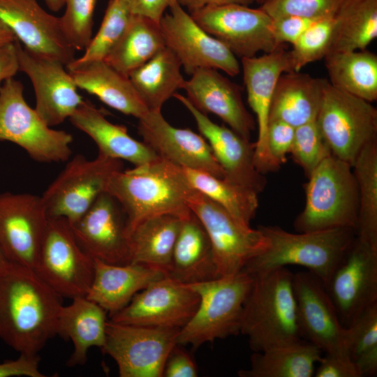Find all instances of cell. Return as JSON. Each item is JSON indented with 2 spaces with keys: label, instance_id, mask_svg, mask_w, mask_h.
<instances>
[{
  "label": "cell",
  "instance_id": "obj_1",
  "mask_svg": "<svg viewBox=\"0 0 377 377\" xmlns=\"http://www.w3.org/2000/svg\"><path fill=\"white\" fill-rule=\"evenodd\" d=\"M62 297L29 267H0V339L20 354L36 355L57 335Z\"/></svg>",
  "mask_w": 377,
  "mask_h": 377
},
{
  "label": "cell",
  "instance_id": "obj_2",
  "mask_svg": "<svg viewBox=\"0 0 377 377\" xmlns=\"http://www.w3.org/2000/svg\"><path fill=\"white\" fill-rule=\"evenodd\" d=\"M193 189L182 168L159 158L115 172L106 191L122 207L130 232L138 222L153 216H186L191 212L187 200Z\"/></svg>",
  "mask_w": 377,
  "mask_h": 377
},
{
  "label": "cell",
  "instance_id": "obj_3",
  "mask_svg": "<svg viewBox=\"0 0 377 377\" xmlns=\"http://www.w3.org/2000/svg\"><path fill=\"white\" fill-rule=\"evenodd\" d=\"M252 276L239 330L251 349L260 352L301 339L293 274L285 267Z\"/></svg>",
  "mask_w": 377,
  "mask_h": 377
},
{
  "label": "cell",
  "instance_id": "obj_4",
  "mask_svg": "<svg viewBox=\"0 0 377 377\" xmlns=\"http://www.w3.org/2000/svg\"><path fill=\"white\" fill-rule=\"evenodd\" d=\"M268 247L242 271L256 275L287 265L304 267L325 285L356 237L352 228H335L299 233L279 226H259Z\"/></svg>",
  "mask_w": 377,
  "mask_h": 377
},
{
  "label": "cell",
  "instance_id": "obj_5",
  "mask_svg": "<svg viewBox=\"0 0 377 377\" xmlns=\"http://www.w3.org/2000/svg\"><path fill=\"white\" fill-rule=\"evenodd\" d=\"M307 178L305 207L294 221L295 230L298 232L342 227L356 230L359 192L352 165L330 155Z\"/></svg>",
  "mask_w": 377,
  "mask_h": 377
},
{
  "label": "cell",
  "instance_id": "obj_6",
  "mask_svg": "<svg viewBox=\"0 0 377 377\" xmlns=\"http://www.w3.org/2000/svg\"><path fill=\"white\" fill-rule=\"evenodd\" d=\"M253 277L237 274L186 284L199 296L198 306L191 320L179 330L177 344L198 348L207 342L239 333L244 302Z\"/></svg>",
  "mask_w": 377,
  "mask_h": 377
},
{
  "label": "cell",
  "instance_id": "obj_7",
  "mask_svg": "<svg viewBox=\"0 0 377 377\" xmlns=\"http://www.w3.org/2000/svg\"><path fill=\"white\" fill-rule=\"evenodd\" d=\"M23 90L22 82L13 77L0 86V141L18 145L38 162L68 161L72 135L49 126L27 104Z\"/></svg>",
  "mask_w": 377,
  "mask_h": 377
},
{
  "label": "cell",
  "instance_id": "obj_8",
  "mask_svg": "<svg viewBox=\"0 0 377 377\" xmlns=\"http://www.w3.org/2000/svg\"><path fill=\"white\" fill-rule=\"evenodd\" d=\"M316 124L332 156L353 166L362 148L377 139V110L328 82Z\"/></svg>",
  "mask_w": 377,
  "mask_h": 377
},
{
  "label": "cell",
  "instance_id": "obj_9",
  "mask_svg": "<svg viewBox=\"0 0 377 377\" xmlns=\"http://www.w3.org/2000/svg\"><path fill=\"white\" fill-rule=\"evenodd\" d=\"M121 170V160L100 154L93 160L75 156L41 196L48 218H64L74 225Z\"/></svg>",
  "mask_w": 377,
  "mask_h": 377
},
{
  "label": "cell",
  "instance_id": "obj_10",
  "mask_svg": "<svg viewBox=\"0 0 377 377\" xmlns=\"http://www.w3.org/2000/svg\"><path fill=\"white\" fill-rule=\"evenodd\" d=\"M62 297H85L93 281L94 259L77 241L64 218H49L34 269Z\"/></svg>",
  "mask_w": 377,
  "mask_h": 377
},
{
  "label": "cell",
  "instance_id": "obj_11",
  "mask_svg": "<svg viewBox=\"0 0 377 377\" xmlns=\"http://www.w3.org/2000/svg\"><path fill=\"white\" fill-rule=\"evenodd\" d=\"M187 205L207 233L219 276L239 273L249 260L268 247L267 238L258 228L241 225L224 208L195 188Z\"/></svg>",
  "mask_w": 377,
  "mask_h": 377
},
{
  "label": "cell",
  "instance_id": "obj_12",
  "mask_svg": "<svg viewBox=\"0 0 377 377\" xmlns=\"http://www.w3.org/2000/svg\"><path fill=\"white\" fill-rule=\"evenodd\" d=\"M179 330L108 320L101 350L115 361L121 377H162Z\"/></svg>",
  "mask_w": 377,
  "mask_h": 377
},
{
  "label": "cell",
  "instance_id": "obj_13",
  "mask_svg": "<svg viewBox=\"0 0 377 377\" xmlns=\"http://www.w3.org/2000/svg\"><path fill=\"white\" fill-rule=\"evenodd\" d=\"M191 16L205 31L241 59L283 47L274 40L272 19L260 8L236 3L209 6L191 12Z\"/></svg>",
  "mask_w": 377,
  "mask_h": 377
},
{
  "label": "cell",
  "instance_id": "obj_14",
  "mask_svg": "<svg viewBox=\"0 0 377 377\" xmlns=\"http://www.w3.org/2000/svg\"><path fill=\"white\" fill-rule=\"evenodd\" d=\"M159 25L165 45L179 59L186 73L200 68L221 70L234 77L240 73L237 57L221 42L205 31L178 1L168 8Z\"/></svg>",
  "mask_w": 377,
  "mask_h": 377
},
{
  "label": "cell",
  "instance_id": "obj_15",
  "mask_svg": "<svg viewBox=\"0 0 377 377\" xmlns=\"http://www.w3.org/2000/svg\"><path fill=\"white\" fill-rule=\"evenodd\" d=\"M48 219L41 197L0 193V249L6 260L34 269Z\"/></svg>",
  "mask_w": 377,
  "mask_h": 377
},
{
  "label": "cell",
  "instance_id": "obj_16",
  "mask_svg": "<svg viewBox=\"0 0 377 377\" xmlns=\"http://www.w3.org/2000/svg\"><path fill=\"white\" fill-rule=\"evenodd\" d=\"M293 286L302 337L326 354L350 358L348 329L323 282L309 271L299 272L293 274Z\"/></svg>",
  "mask_w": 377,
  "mask_h": 377
},
{
  "label": "cell",
  "instance_id": "obj_17",
  "mask_svg": "<svg viewBox=\"0 0 377 377\" xmlns=\"http://www.w3.org/2000/svg\"><path fill=\"white\" fill-rule=\"evenodd\" d=\"M199 301L186 284L165 276L137 293L125 307L110 316V320L180 330L194 315Z\"/></svg>",
  "mask_w": 377,
  "mask_h": 377
},
{
  "label": "cell",
  "instance_id": "obj_18",
  "mask_svg": "<svg viewBox=\"0 0 377 377\" xmlns=\"http://www.w3.org/2000/svg\"><path fill=\"white\" fill-rule=\"evenodd\" d=\"M325 287L341 323L348 327L377 302V249L356 236Z\"/></svg>",
  "mask_w": 377,
  "mask_h": 377
},
{
  "label": "cell",
  "instance_id": "obj_19",
  "mask_svg": "<svg viewBox=\"0 0 377 377\" xmlns=\"http://www.w3.org/2000/svg\"><path fill=\"white\" fill-rule=\"evenodd\" d=\"M19 71L30 79L36 96L34 110L50 127L69 119L84 98L60 61L33 52L17 40Z\"/></svg>",
  "mask_w": 377,
  "mask_h": 377
},
{
  "label": "cell",
  "instance_id": "obj_20",
  "mask_svg": "<svg viewBox=\"0 0 377 377\" xmlns=\"http://www.w3.org/2000/svg\"><path fill=\"white\" fill-rule=\"evenodd\" d=\"M71 227L80 245L92 258L114 265L131 263L128 219L107 191Z\"/></svg>",
  "mask_w": 377,
  "mask_h": 377
},
{
  "label": "cell",
  "instance_id": "obj_21",
  "mask_svg": "<svg viewBox=\"0 0 377 377\" xmlns=\"http://www.w3.org/2000/svg\"><path fill=\"white\" fill-rule=\"evenodd\" d=\"M241 66L247 101L257 120L254 164L257 170L264 175L280 168L269 154L267 133L272 98L278 79L283 73L291 71L288 51L281 47L260 57L243 58Z\"/></svg>",
  "mask_w": 377,
  "mask_h": 377
},
{
  "label": "cell",
  "instance_id": "obj_22",
  "mask_svg": "<svg viewBox=\"0 0 377 377\" xmlns=\"http://www.w3.org/2000/svg\"><path fill=\"white\" fill-rule=\"evenodd\" d=\"M138 131L159 158L181 168L223 177V171L206 139L189 128L170 125L161 110H148L138 119Z\"/></svg>",
  "mask_w": 377,
  "mask_h": 377
},
{
  "label": "cell",
  "instance_id": "obj_23",
  "mask_svg": "<svg viewBox=\"0 0 377 377\" xmlns=\"http://www.w3.org/2000/svg\"><path fill=\"white\" fill-rule=\"evenodd\" d=\"M0 18L27 50L57 59L66 66L75 59L60 17L43 9L37 0H0Z\"/></svg>",
  "mask_w": 377,
  "mask_h": 377
},
{
  "label": "cell",
  "instance_id": "obj_24",
  "mask_svg": "<svg viewBox=\"0 0 377 377\" xmlns=\"http://www.w3.org/2000/svg\"><path fill=\"white\" fill-rule=\"evenodd\" d=\"M191 114L200 134L208 142L223 171V178L256 194L266 186L267 179L254 164L255 143H252L230 128L212 121L207 114L196 109L182 94L173 95Z\"/></svg>",
  "mask_w": 377,
  "mask_h": 377
},
{
  "label": "cell",
  "instance_id": "obj_25",
  "mask_svg": "<svg viewBox=\"0 0 377 377\" xmlns=\"http://www.w3.org/2000/svg\"><path fill=\"white\" fill-rule=\"evenodd\" d=\"M183 89L193 106L205 114L212 113L249 140L255 130L253 116L246 110L240 88L214 68H200L185 80Z\"/></svg>",
  "mask_w": 377,
  "mask_h": 377
},
{
  "label": "cell",
  "instance_id": "obj_26",
  "mask_svg": "<svg viewBox=\"0 0 377 377\" xmlns=\"http://www.w3.org/2000/svg\"><path fill=\"white\" fill-rule=\"evenodd\" d=\"M94 259V278L85 297L110 316L125 307L137 293L167 276L162 271L145 264L114 265Z\"/></svg>",
  "mask_w": 377,
  "mask_h": 377
},
{
  "label": "cell",
  "instance_id": "obj_27",
  "mask_svg": "<svg viewBox=\"0 0 377 377\" xmlns=\"http://www.w3.org/2000/svg\"><path fill=\"white\" fill-rule=\"evenodd\" d=\"M68 119L93 140L100 154L127 161L134 166L159 158L144 142L132 138L126 126L108 120L103 112L89 100L84 99Z\"/></svg>",
  "mask_w": 377,
  "mask_h": 377
},
{
  "label": "cell",
  "instance_id": "obj_28",
  "mask_svg": "<svg viewBox=\"0 0 377 377\" xmlns=\"http://www.w3.org/2000/svg\"><path fill=\"white\" fill-rule=\"evenodd\" d=\"M66 67L77 88L96 96L108 106L138 119L148 112L128 76L103 60L78 65L69 64Z\"/></svg>",
  "mask_w": 377,
  "mask_h": 377
},
{
  "label": "cell",
  "instance_id": "obj_29",
  "mask_svg": "<svg viewBox=\"0 0 377 377\" xmlns=\"http://www.w3.org/2000/svg\"><path fill=\"white\" fill-rule=\"evenodd\" d=\"M167 276L184 284L220 277L209 238L203 225L191 210L182 219Z\"/></svg>",
  "mask_w": 377,
  "mask_h": 377
},
{
  "label": "cell",
  "instance_id": "obj_30",
  "mask_svg": "<svg viewBox=\"0 0 377 377\" xmlns=\"http://www.w3.org/2000/svg\"><path fill=\"white\" fill-rule=\"evenodd\" d=\"M327 82L300 71L283 73L274 91L269 121H281L297 128L316 120Z\"/></svg>",
  "mask_w": 377,
  "mask_h": 377
},
{
  "label": "cell",
  "instance_id": "obj_31",
  "mask_svg": "<svg viewBox=\"0 0 377 377\" xmlns=\"http://www.w3.org/2000/svg\"><path fill=\"white\" fill-rule=\"evenodd\" d=\"M71 304L61 306L58 314L57 335L71 339L73 351L66 362L68 367L87 362L91 347H103L106 339L107 311L86 297L72 299Z\"/></svg>",
  "mask_w": 377,
  "mask_h": 377
},
{
  "label": "cell",
  "instance_id": "obj_32",
  "mask_svg": "<svg viewBox=\"0 0 377 377\" xmlns=\"http://www.w3.org/2000/svg\"><path fill=\"white\" fill-rule=\"evenodd\" d=\"M182 219L165 214L146 218L135 225L129 232L131 263L151 266L168 276Z\"/></svg>",
  "mask_w": 377,
  "mask_h": 377
},
{
  "label": "cell",
  "instance_id": "obj_33",
  "mask_svg": "<svg viewBox=\"0 0 377 377\" xmlns=\"http://www.w3.org/2000/svg\"><path fill=\"white\" fill-rule=\"evenodd\" d=\"M322 350L302 339L253 352L250 367L238 372L240 377H311Z\"/></svg>",
  "mask_w": 377,
  "mask_h": 377
},
{
  "label": "cell",
  "instance_id": "obj_34",
  "mask_svg": "<svg viewBox=\"0 0 377 377\" xmlns=\"http://www.w3.org/2000/svg\"><path fill=\"white\" fill-rule=\"evenodd\" d=\"M177 56L165 47L132 71L128 77L149 110H161L164 103L183 89L185 80Z\"/></svg>",
  "mask_w": 377,
  "mask_h": 377
},
{
  "label": "cell",
  "instance_id": "obj_35",
  "mask_svg": "<svg viewBox=\"0 0 377 377\" xmlns=\"http://www.w3.org/2000/svg\"><path fill=\"white\" fill-rule=\"evenodd\" d=\"M329 83L368 102L377 99V55L367 49L327 54Z\"/></svg>",
  "mask_w": 377,
  "mask_h": 377
},
{
  "label": "cell",
  "instance_id": "obj_36",
  "mask_svg": "<svg viewBox=\"0 0 377 377\" xmlns=\"http://www.w3.org/2000/svg\"><path fill=\"white\" fill-rule=\"evenodd\" d=\"M165 47L159 23L132 13L124 34L103 61L128 76Z\"/></svg>",
  "mask_w": 377,
  "mask_h": 377
},
{
  "label": "cell",
  "instance_id": "obj_37",
  "mask_svg": "<svg viewBox=\"0 0 377 377\" xmlns=\"http://www.w3.org/2000/svg\"><path fill=\"white\" fill-rule=\"evenodd\" d=\"M376 37L377 0L343 3L334 16L327 54L364 50Z\"/></svg>",
  "mask_w": 377,
  "mask_h": 377
},
{
  "label": "cell",
  "instance_id": "obj_38",
  "mask_svg": "<svg viewBox=\"0 0 377 377\" xmlns=\"http://www.w3.org/2000/svg\"><path fill=\"white\" fill-rule=\"evenodd\" d=\"M190 185L223 208L239 223L251 227L258 208V194L205 172L182 168Z\"/></svg>",
  "mask_w": 377,
  "mask_h": 377
},
{
  "label": "cell",
  "instance_id": "obj_39",
  "mask_svg": "<svg viewBox=\"0 0 377 377\" xmlns=\"http://www.w3.org/2000/svg\"><path fill=\"white\" fill-rule=\"evenodd\" d=\"M352 167L359 192L356 235L377 249V139L362 148Z\"/></svg>",
  "mask_w": 377,
  "mask_h": 377
},
{
  "label": "cell",
  "instance_id": "obj_40",
  "mask_svg": "<svg viewBox=\"0 0 377 377\" xmlns=\"http://www.w3.org/2000/svg\"><path fill=\"white\" fill-rule=\"evenodd\" d=\"M348 353L361 377L377 373V302L363 310L347 327Z\"/></svg>",
  "mask_w": 377,
  "mask_h": 377
},
{
  "label": "cell",
  "instance_id": "obj_41",
  "mask_svg": "<svg viewBox=\"0 0 377 377\" xmlns=\"http://www.w3.org/2000/svg\"><path fill=\"white\" fill-rule=\"evenodd\" d=\"M132 13L130 6L123 0H110L100 28L84 50L72 64L102 61L114 47L126 30Z\"/></svg>",
  "mask_w": 377,
  "mask_h": 377
},
{
  "label": "cell",
  "instance_id": "obj_42",
  "mask_svg": "<svg viewBox=\"0 0 377 377\" xmlns=\"http://www.w3.org/2000/svg\"><path fill=\"white\" fill-rule=\"evenodd\" d=\"M334 16L314 22L292 45L288 51L291 71H300L304 66L325 58L330 45Z\"/></svg>",
  "mask_w": 377,
  "mask_h": 377
},
{
  "label": "cell",
  "instance_id": "obj_43",
  "mask_svg": "<svg viewBox=\"0 0 377 377\" xmlns=\"http://www.w3.org/2000/svg\"><path fill=\"white\" fill-rule=\"evenodd\" d=\"M289 154L307 177L325 158L332 155L316 120L295 128Z\"/></svg>",
  "mask_w": 377,
  "mask_h": 377
},
{
  "label": "cell",
  "instance_id": "obj_44",
  "mask_svg": "<svg viewBox=\"0 0 377 377\" xmlns=\"http://www.w3.org/2000/svg\"><path fill=\"white\" fill-rule=\"evenodd\" d=\"M62 29L75 50H84L92 38L96 0H63Z\"/></svg>",
  "mask_w": 377,
  "mask_h": 377
},
{
  "label": "cell",
  "instance_id": "obj_45",
  "mask_svg": "<svg viewBox=\"0 0 377 377\" xmlns=\"http://www.w3.org/2000/svg\"><path fill=\"white\" fill-rule=\"evenodd\" d=\"M343 0H264L259 7L272 19L295 15L311 19L335 16Z\"/></svg>",
  "mask_w": 377,
  "mask_h": 377
},
{
  "label": "cell",
  "instance_id": "obj_46",
  "mask_svg": "<svg viewBox=\"0 0 377 377\" xmlns=\"http://www.w3.org/2000/svg\"><path fill=\"white\" fill-rule=\"evenodd\" d=\"M295 128L277 120L269 121L267 142L269 154L279 166L287 161L293 144Z\"/></svg>",
  "mask_w": 377,
  "mask_h": 377
},
{
  "label": "cell",
  "instance_id": "obj_47",
  "mask_svg": "<svg viewBox=\"0 0 377 377\" xmlns=\"http://www.w3.org/2000/svg\"><path fill=\"white\" fill-rule=\"evenodd\" d=\"M318 19L288 15L272 19V31L276 43L293 45L299 37Z\"/></svg>",
  "mask_w": 377,
  "mask_h": 377
},
{
  "label": "cell",
  "instance_id": "obj_48",
  "mask_svg": "<svg viewBox=\"0 0 377 377\" xmlns=\"http://www.w3.org/2000/svg\"><path fill=\"white\" fill-rule=\"evenodd\" d=\"M196 377L197 366L191 356L176 344L170 352L164 364L162 377Z\"/></svg>",
  "mask_w": 377,
  "mask_h": 377
},
{
  "label": "cell",
  "instance_id": "obj_49",
  "mask_svg": "<svg viewBox=\"0 0 377 377\" xmlns=\"http://www.w3.org/2000/svg\"><path fill=\"white\" fill-rule=\"evenodd\" d=\"M316 377H361L355 363L350 358L326 354L321 357Z\"/></svg>",
  "mask_w": 377,
  "mask_h": 377
},
{
  "label": "cell",
  "instance_id": "obj_50",
  "mask_svg": "<svg viewBox=\"0 0 377 377\" xmlns=\"http://www.w3.org/2000/svg\"><path fill=\"white\" fill-rule=\"evenodd\" d=\"M40 358L38 354H20V357L14 360H6L0 363V377L46 376L39 370Z\"/></svg>",
  "mask_w": 377,
  "mask_h": 377
},
{
  "label": "cell",
  "instance_id": "obj_51",
  "mask_svg": "<svg viewBox=\"0 0 377 377\" xmlns=\"http://www.w3.org/2000/svg\"><path fill=\"white\" fill-rule=\"evenodd\" d=\"M176 1L178 0H132L131 11L159 23L165 10Z\"/></svg>",
  "mask_w": 377,
  "mask_h": 377
},
{
  "label": "cell",
  "instance_id": "obj_52",
  "mask_svg": "<svg viewBox=\"0 0 377 377\" xmlns=\"http://www.w3.org/2000/svg\"><path fill=\"white\" fill-rule=\"evenodd\" d=\"M16 40L0 47V84L19 71Z\"/></svg>",
  "mask_w": 377,
  "mask_h": 377
},
{
  "label": "cell",
  "instance_id": "obj_53",
  "mask_svg": "<svg viewBox=\"0 0 377 377\" xmlns=\"http://www.w3.org/2000/svg\"><path fill=\"white\" fill-rule=\"evenodd\" d=\"M256 0H178L182 6L187 8L190 12L209 6H221L226 4H241L249 6Z\"/></svg>",
  "mask_w": 377,
  "mask_h": 377
},
{
  "label": "cell",
  "instance_id": "obj_54",
  "mask_svg": "<svg viewBox=\"0 0 377 377\" xmlns=\"http://www.w3.org/2000/svg\"><path fill=\"white\" fill-rule=\"evenodd\" d=\"M17 40L8 25L0 18V47Z\"/></svg>",
  "mask_w": 377,
  "mask_h": 377
},
{
  "label": "cell",
  "instance_id": "obj_55",
  "mask_svg": "<svg viewBox=\"0 0 377 377\" xmlns=\"http://www.w3.org/2000/svg\"><path fill=\"white\" fill-rule=\"evenodd\" d=\"M47 8L53 11H59L64 6L63 0H43Z\"/></svg>",
  "mask_w": 377,
  "mask_h": 377
},
{
  "label": "cell",
  "instance_id": "obj_56",
  "mask_svg": "<svg viewBox=\"0 0 377 377\" xmlns=\"http://www.w3.org/2000/svg\"><path fill=\"white\" fill-rule=\"evenodd\" d=\"M7 261L6 258L4 257L3 253L0 249V267Z\"/></svg>",
  "mask_w": 377,
  "mask_h": 377
},
{
  "label": "cell",
  "instance_id": "obj_57",
  "mask_svg": "<svg viewBox=\"0 0 377 377\" xmlns=\"http://www.w3.org/2000/svg\"><path fill=\"white\" fill-rule=\"evenodd\" d=\"M123 1H125L126 3H128L131 8V3L132 0H123Z\"/></svg>",
  "mask_w": 377,
  "mask_h": 377
},
{
  "label": "cell",
  "instance_id": "obj_58",
  "mask_svg": "<svg viewBox=\"0 0 377 377\" xmlns=\"http://www.w3.org/2000/svg\"><path fill=\"white\" fill-rule=\"evenodd\" d=\"M355 1V0H343V3H346V2H350V1Z\"/></svg>",
  "mask_w": 377,
  "mask_h": 377
},
{
  "label": "cell",
  "instance_id": "obj_59",
  "mask_svg": "<svg viewBox=\"0 0 377 377\" xmlns=\"http://www.w3.org/2000/svg\"><path fill=\"white\" fill-rule=\"evenodd\" d=\"M264 0H256V1L257 3H258L260 5L262 3V2Z\"/></svg>",
  "mask_w": 377,
  "mask_h": 377
}]
</instances>
